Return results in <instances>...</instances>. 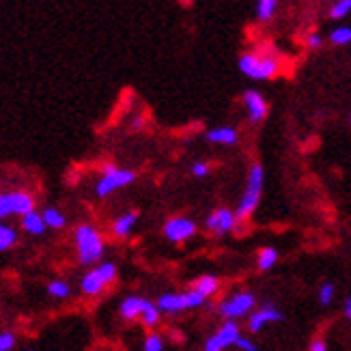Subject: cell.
I'll return each mask as SVG.
<instances>
[{
    "mask_svg": "<svg viewBox=\"0 0 351 351\" xmlns=\"http://www.w3.org/2000/svg\"><path fill=\"white\" fill-rule=\"evenodd\" d=\"M282 69V58L269 45H261L239 56V71L250 80H271Z\"/></svg>",
    "mask_w": 351,
    "mask_h": 351,
    "instance_id": "cell-1",
    "label": "cell"
},
{
    "mask_svg": "<svg viewBox=\"0 0 351 351\" xmlns=\"http://www.w3.org/2000/svg\"><path fill=\"white\" fill-rule=\"evenodd\" d=\"M75 239V250H78V258L82 265H93L104 256V237L99 231L90 224H80L73 233Z\"/></svg>",
    "mask_w": 351,
    "mask_h": 351,
    "instance_id": "cell-2",
    "label": "cell"
},
{
    "mask_svg": "<svg viewBox=\"0 0 351 351\" xmlns=\"http://www.w3.org/2000/svg\"><path fill=\"white\" fill-rule=\"evenodd\" d=\"M263 166L261 164H252L250 171H248V181H246V190H243L241 198H239V205L235 209V216L237 220H246L250 218L254 209L258 207V201H261V192H263Z\"/></svg>",
    "mask_w": 351,
    "mask_h": 351,
    "instance_id": "cell-3",
    "label": "cell"
},
{
    "mask_svg": "<svg viewBox=\"0 0 351 351\" xmlns=\"http://www.w3.org/2000/svg\"><path fill=\"white\" fill-rule=\"evenodd\" d=\"M136 181V173L134 171H128V169H119L114 164H106L104 166V173L97 181L95 186V194L99 198H106L110 196L112 192L121 190V188H128Z\"/></svg>",
    "mask_w": 351,
    "mask_h": 351,
    "instance_id": "cell-4",
    "label": "cell"
},
{
    "mask_svg": "<svg viewBox=\"0 0 351 351\" xmlns=\"http://www.w3.org/2000/svg\"><path fill=\"white\" fill-rule=\"evenodd\" d=\"M114 278H117V265L110 263V261H104L97 267L88 269L84 274L82 280H80V289H82L84 295L95 298V295H99L104 291L106 287L112 285Z\"/></svg>",
    "mask_w": 351,
    "mask_h": 351,
    "instance_id": "cell-5",
    "label": "cell"
},
{
    "mask_svg": "<svg viewBox=\"0 0 351 351\" xmlns=\"http://www.w3.org/2000/svg\"><path fill=\"white\" fill-rule=\"evenodd\" d=\"M205 304V298L198 295L194 289L183 293H162L158 298V308L162 313H183V311H192V308H201Z\"/></svg>",
    "mask_w": 351,
    "mask_h": 351,
    "instance_id": "cell-6",
    "label": "cell"
},
{
    "mask_svg": "<svg viewBox=\"0 0 351 351\" xmlns=\"http://www.w3.org/2000/svg\"><path fill=\"white\" fill-rule=\"evenodd\" d=\"M254 304H256V300L250 291H239V293H233L226 300H222L218 304V313L226 319V322H235L237 317L252 313Z\"/></svg>",
    "mask_w": 351,
    "mask_h": 351,
    "instance_id": "cell-7",
    "label": "cell"
},
{
    "mask_svg": "<svg viewBox=\"0 0 351 351\" xmlns=\"http://www.w3.org/2000/svg\"><path fill=\"white\" fill-rule=\"evenodd\" d=\"M241 337V330L237 326V322H224L213 337H209L205 341V347L203 351H224L226 347H231L239 341Z\"/></svg>",
    "mask_w": 351,
    "mask_h": 351,
    "instance_id": "cell-8",
    "label": "cell"
},
{
    "mask_svg": "<svg viewBox=\"0 0 351 351\" xmlns=\"http://www.w3.org/2000/svg\"><path fill=\"white\" fill-rule=\"evenodd\" d=\"M205 226H207V231L211 235L222 237L226 233H231L233 228L237 226V216H235V211H231V209H216V211H211L207 216Z\"/></svg>",
    "mask_w": 351,
    "mask_h": 351,
    "instance_id": "cell-9",
    "label": "cell"
},
{
    "mask_svg": "<svg viewBox=\"0 0 351 351\" xmlns=\"http://www.w3.org/2000/svg\"><path fill=\"white\" fill-rule=\"evenodd\" d=\"M194 235H196V224L190 218L177 216V218L166 220V224H164V237L173 243H183Z\"/></svg>",
    "mask_w": 351,
    "mask_h": 351,
    "instance_id": "cell-10",
    "label": "cell"
},
{
    "mask_svg": "<svg viewBox=\"0 0 351 351\" xmlns=\"http://www.w3.org/2000/svg\"><path fill=\"white\" fill-rule=\"evenodd\" d=\"M243 106H246V114L250 123H261L267 117V101L258 90H246L243 93Z\"/></svg>",
    "mask_w": 351,
    "mask_h": 351,
    "instance_id": "cell-11",
    "label": "cell"
},
{
    "mask_svg": "<svg viewBox=\"0 0 351 351\" xmlns=\"http://www.w3.org/2000/svg\"><path fill=\"white\" fill-rule=\"evenodd\" d=\"M285 315L278 311V308H274V306H263V308H258L254 311L250 317H248V330L250 332H261L267 324H274V322H282Z\"/></svg>",
    "mask_w": 351,
    "mask_h": 351,
    "instance_id": "cell-12",
    "label": "cell"
},
{
    "mask_svg": "<svg viewBox=\"0 0 351 351\" xmlns=\"http://www.w3.org/2000/svg\"><path fill=\"white\" fill-rule=\"evenodd\" d=\"M145 304H147L145 298L128 295L123 302H121V306H119L121 319H125V322H134V319H141V315H143V311H145Z\"/></svg>",
    "mask_w": 351,
    "mask_h": 351,
    "instance_id": "cell-13",
    "label": "cell"
},
{
    "mask_svg": "<svg viewBox=\"0 0 351 351\" xmlns=\"http://www.w3.org/2000/svg\"><path fill=\"white\" fill-rule=\"evenodd\" d=\"M207 143H213V145H224V147H231V145H237L239 141V134L235 128H228V125H222V128H213L205 134Z\"/></svg>",
    "mask_w": 351,
    "mask_h": 351,
    "instance_id": "cell-14",
    "label": "cell"
},
{
    "mask_svg": "<svg viewBox=\"0 0 351 351\" xmlns=\"http://www.w3.org/2000/svg\"><path fill=\"white\" fill-rule=\"evenodd\" d=\"M136 222H138V213H136V211H128V213H123V216H119V218L114 220V224H112V233H114L117 237H128V235L134 231Z\"/></svg>",
    "mask_w": 351,
    "mask_h": 351,
    "instance_id": "cell-15",
    "label": "cell"
},
{
    "mask_svg": "<svg viewBox=\"0 0 351 351\" xmlns=\"http://www.w3.org/2000/svg\"><path fill=\"white\" fill-rule=\"evenodd\" d=\"M192 289L198 293V295H203L205 300L211 298V295H216L218 293V289H220V280L216 276H201V278H196L192 282Z\"/></svg>",
    "mask_w": 351,
    "mask_h": 351,
    "instance_id": "cell-16",
    "label": "cell"
},
{
    "mask_svg": "<svg viewBox=\"0 0 351 351\" xmlns=\"http://www.w3.org/2000/svg\"><path fill=\"white\" fill-rule=\"evenodd\" d=\"M22 228L28 233V235H43L45 233V220L41 213L37 211H30L26 216H22Z\"/></svg>",
    "mask_w": 351,
    "mask_h": 351,
    "instance_id": "cell-17",
    "label": "cell"
},
{
    "mask_svg": "<svg viewBox=\"0 0 351 351\" xmlns=\"http://www.w3.org/2000/svg\"><path fill=\"white\" fill-rule=\"evenodd\" d=\"M141 322H143V326H147V328H156V326L162 322V311L158 308V304H154V302H149V300H147L145 311H143V315H141Z\"/></svg>",
    "mask_w": 351,
    "mask_h": 351,
    "instance_id": "cell-18",
    "label": "cell"
},
{
    "mask_svg": "<svg viewBox=\"0 0 351 351\" xmlns=\"http://www.w3.org/2000/svg\"><path fill=\"white\" fill-rule=\"evenodd\" d=\"M43 220H45V226L48 228H54V231H60V228H65V224H67V220H65V216L60 213L56 207H48V209H43Z\"/></svg>",
    "mask_w": 351,
    "mask_h": 351,
    "instance_id": "cell-19",
    "label": "cell"
},
{
    "mask_svg": "<svg viewBox=\"0 0 351 351\" xmlns=\"http://www.w3.org/2000/svg\"><path fill=\"white\" fill-rule=\"evenodd\" d=\"M276 263H278V250L276 248L267 246V248H263L261 252H258V269H261V271L271 269Z\"/></svg>",
    "mask_w": 351,
    "mask_h": 351,
    "instance_id": "cell-20",
    "label": "cell"
},
{
    "mask_svg": "<svg viewBox=\"0 0 351 351\" xmlns=\"http://www.w3.org/2000/svg\"><path fill=\"white\" fill-rule=\"evenodd\" d=\"M278 0H256V18L261 22L271 20V15L276 13Z\"/></svg>",
    "mask_w": 351,
    "mask_h": 351,
    "instance_id": "cell-21",
    "label": "cell"
},
{
    "mask_svg": "<svg viewBox=\"0 0 351 351\" xmlns=\"http://www.w3.org/2000/svg\"><path fill=\"white\" fill-rule=\"evenodd\" d=\"M15 241H18V233H15V228H11L7 224H0V252L9 250Z\"/></svg>",
    "mask_w": 351,
    "mask_h": 351,
    "instance_id": "cell-22",
    "label": "cell"
},
{
    "mask_svg": "<svg viewBox=\"0 0 351 351\" xmlns=\"http://www.w3.org/2000/svg\"><path fill=\"white\" fill-rule=\"evenodd\" d=\"M48 293H50L52 298H56V300H65V298H69V293H71V287H69V282H65V280H52V282L48 285Z\"/></svg>",
    "mask_w": 351,
    "mask_h": 351,
    "instance_id": "cell-23",
    "label": "cell"
},
{
    "mask_svg": "<svg viewBox=\"0 0 351 351\" xmlns=\"http://www.w3.org/2000/svg\"><path fill=\"white\" fill-rule=\"evenodd\" d=\"M330 43L332 45H347L351 43V28L349 26H339L330 33Z\"/></svg>",
    "mask_w": 351,
    "mask_h": 351,
    "instance_id": "cell-24",
    "label": "cell"
},
{
    "mask_svg": "<svg viewBox=\"0 0 351 351\" xmlns=\"http://www.w3.org/2000/svg\"><path fill=\"white\" fill-rule=\"evenodd\" d=\"M351 13V0H337L330 9V18L332 20H343L345 15Z\"/></svg>",
    "mask_w": 351,
    "mask_h": 351,
    "instance_id": "cell-25",
    "label": "cell"
},
{
    "mask_svg": "<svg viewBox=\"0 0 351 351\" xmlns=\"http://www.w3.org/2000/svg\"><path fill=\"white\" fill-rule=\"evenodd\" d=\"M143 351H164V339L160 334H149L143 343Z\"/></svg>",
    "mask_w": 351,
    "mask_h": 351,
    "instance_id": "cell-26",
    "label": "cell"
},
{
    "mask_svg": "<svg viewBox=\"0 0 351 351\" xmlns=\"http://www.w3.org/2000/svg\"><path fill=\"white\" fill-rule=\"evenodd\" d=\"M334 291H337V289H334L332 282H324L322 287H319V302H322L324 306H328V304L334 300Z\"/></svg>",
    "mask_w": 351,
    "mask_h": 351,
    "instance_id": "cell-27",
    "label": "cell"
},
{
    "mask_svg": "<svg viewBox=\"0 0 351 351\" xmlns=\"http://www.w3.org/2000/svg\"><path fill=\"white\" fill-rule=\"evenodd\" d=\"M11 196L9 192H0V218H7L11 216Z\"/></svg>",
    "mask_w": 351,
    "mask_h": 351,
    "instance_id": "cell-28",
    "label": "cell"
},
{
    "mask_svg": "<svg viewBox=\"0 0 351 351\" xmlns=\"http://www.w3.org/2000/svg\"><path fill=\"white\" fill-rule=\"evenodd\" d=\"M15 345L13 332H0V351H11Z\"/></svg>",
    "mask_w": 351,
    "mask_h": 351,
    "instance_id": "cell-29",
    "label": "cell"
},
{
    "mask_svg": "<svg viewBox=\"0 0 351 351\" xmlns=\"http://www.w3.org/2000/svg\"><path fill=\"white\" fill-rule=\"evenodd\" d=\"M211 173V164L209 162H196L192 166V175L194 177H207Z\"/></svg>",
    "mask_w": 351,
    "mask_h": 351,
    "instance_id": "cell-30",
    "label": "cell"
},
{
    "mask_svg": "<svg viewBox=\"0 0 351 351\" xmlns=\"http://www.w3.org/2000/svg\"><path fill=\"white\" fill-rule=\"evenodd\" d=\"M235 347H237V349H241V351H258V349H256V345H254L250 339H246V337H239V341L235 343Z\"/></svg>",
    "mask_w": 351,
    "mask_h": 351,
    "instance_id": "cell-31",
    "label": "cell"
},
{
    "mask_svg": "<svg viewBox=\"0 0 351 351\" xmlns=\"http://www.w3.org/2000/svg\"><path fill=\"white\" fill-rule=\"evenodd\" d=\"M322 43H324V39H322V35H319V33H311V35L306 37V45H308L311 50L322 48Z\"/></svg>",
    "mask_w": 351,
    "mask_h": 351,
    "instance_id": "cell-32",
    "label": "cell"
},
{
    "mask_svg": "<svg viewBox=\"0 0 351 351\" xmlns=\"http://www.w3.org/2000/svg\"><path fill=\"white\" fill-rule=\"evenodd\" d=\"M311 351H328L326 341H324V339H315V341L311 343Z\"/></svg>",
    "mask_w": 351,
    "mask_h": 351,
    "instance_id": "cell-33",
    "label": "cell"
},
{
    "mask_svg": "<svg viewBox=\"0 0 351 351\" xmlns=\"http://www.w3.org/2000/svg\"><path fill=\"white\" fill-rule=\"evenodd\" d=\"M345 315H347V319H349V322H351V298L345 302Z\"/></svg>",
    "mask_w": 351,
    "mask_h": 351,
    "instance_id": "cell-34",
    "label": "cell"
},
{
    "mask_svg": "<svg viewBox=\"0 0 351 351\" xmlns=\"http://www.w3.org/2000/svg\"><path fill=\"white\" fill-rule=\"evenodd\" d=\"M143 128V119H136L134 121V130H141Z\"/></svg>",
    "mask_w": 351,
    "mask_h": 351,
    "instance_id": "cell-35",
    "label": "cell"
},
{
    "mask_svg": "<svg viewBox=\"0 0 351 351\" xmlns=\"http://www.w3.org/2000/svg\"><path fill=\"white\" fill-rule=\"evenodd\" d=\"M26 351H33V349H26Z\"/></svg>",
    "mask_w": 351,
    "mask_h": 351,
    "instance_id": "cell-36",
    "label": "cell"
},
{
    "mask_svg": "<svg viewBox=\"0 0 351 351\" xmlns=\"http://www.w3.org/2000/svg\"><path fill=\"white\" fill-rule=\"evenodd\" d=\"M349 123H351V117H349Z\"/></svg>",
    "mask_w": 351,
    "mask_h": 351,
    "instance_id": "cell-37",
    "label": "cell"
}]
</instances>
